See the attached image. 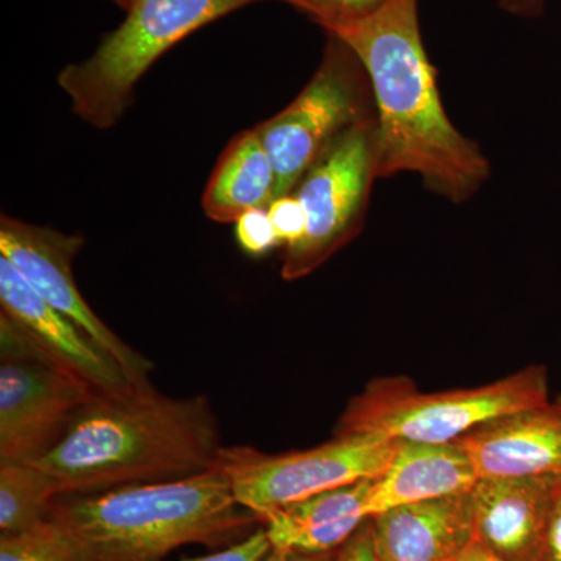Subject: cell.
Instances as JSON below:
<instances>
[{
    "label": "cell",
    "instance_id": "1",
    "mask_svg": "<svg viewBox=\"0 0 561 561\" xmlns=\"http://www.w3.org/2000/svg\"><path fill=\"white\" fill-rule=\"evenodd\" d=\"M353 50L370 81L378 179L412 172L435 194L468 201L490 175L481 149L449 121L421 36L419 0H387L328 32Z\"/></svg>",
    "mask_w": 561,
    "mask_h": 561
},
{
    "label": "cell",
    "instance_id": "2",
    "mask_svg": "<svg viewBox=\"0 0 561 561\" xmlns=\"http://www.w3.org/2000/svg\"><path fill=\"white\" fill-rule=\"evenodd\" d=\"M221 449L208 397H165L149 383L98 394L60 442L31 461L70 496L202 474L219 467Z\"/></svg>",
    "mask_w": 561,
    "mask_h": 561
},
{
    "label": "cell",
    "instance_id": "3",
    "mask_svg": "<svg viewBox=\"0 0 561 561\" xmlns=\"http://www.w3.org/2000/svg\"><path fill=\"white\" fill-rule=\"evenodd\" d=\"M83 561H161L186 545L221 546L260 522L220 467L55 501L49 516Z\"/></svg>",
    "mask_w": 561,
    "mask_h": 561
},
{
    "label": "cell",
    "instance_id": "4",
    "mask_svg": "<svg viewBox=\"0 0 561 561\" xmlns=\"http://www.w3.org/2000/svg\"><path fill=\"white\" fill-rule=\"evenodd\" d=\"M254 2L262 0H131L119 27L87 60L66 66L58 84L81 121L108 130L131 105L136 84L165 51Z\"/></svg>",
    "mask_w": 561,
    "mask_h": 561
},
{
    "label": "cell",
    "instance_id": "5",
    "mask_svg": "<svg viewBox=\"0 0 561 561\" xmlns=\"http://www.w3.org/2000/svg\"><path fill=\"white\" fill-rule=\"evenodd\" d=\"M549 402L548 371L542 365H530L489 386L438 393H423L405 376H386L348 402L334 434L451 443L491 420Z\"/></svg>",
    "mask_w": 561,
    "mask_h": 561
},
{
    "label": "cell",
    "instance_id": "6",
    "mask_svg": "<svg viewBox=\"0 0 561 561\" xmlns=\"http://www.w3.org/2000/svg\"><path fill=\"white\" fill-rule=\"evenodd\" d=\"M328 36L319 69L305 90L254 127L275 168V198L294 194L343 133L375 117L368 110L367 72L345 43Z\"/></svg>",
    "mask_w": 561,
    "mask_h": 561
},
{
    "label": "cell",
    "instance_id": "7",
    "mask_svg": "<svg viewBox=\"0 0 561 561\" xmlns=\"http://www.w3.org/2000/svg\"><path fill=\"white\" fill-rule=\"evenodd\" d=\"M397 448L398 440L389 438L334 434L332 440L305 451L265 454L250 446H224L219 467L239 504L262 522L323 491L379 478Z\"/></svg>",
    "mask_w": 561,
    "mask_h": 561
},
{
    "label": "cell",
    "instance_id": "8",
    "mask_svg": "<svg viewBox=\"0 0 561 561\" xmlns=\"http://www.w3.org/2000/svg\"><path fill=\"white\" fill-rule=\"evenodd\" d=\"M0 348V463L35 460L101 393L33 348L3 317Z\"/></svg>",
    "mask_w": 561,
    "mask_h": 561
},
{
    "label": "cell",
    "instance_id": "9",
    "mask_svg": "<svg viewBox=\"0 0 561 561\" xmlns=\"http://www.w3.org/2000/svg\"><path fill=\"white\" fill-rule=\"evenodd\" d=\"M376 179L375 116L343 133L295 190L308 217V230L300 243L284 250L280 268L284 279L311 275L335 251L356 238Z\"/></svg>",
    "mask_w": 561,
    "mask_h": 561
},
{
    "label": "cell",
    "instance_id": "10",
    "mask_svg": "<svg viewBox=\"0 0 561 561\" xmlns=\"http://www.w3.org/2000/svg\"><path fill=\"white\" fill-rule=\"evenodd\" d=\"M83 245L81 234H66L5 214L0 217V256L9 261L51 308L68 317L95 345L110 354L133 386H149L153 364L110 330L77 287L72 264Z\"/></svg>",
    "mask_w": 561,
    "mask_h": 561
},
{
    "label": "cell",
    "instance_id": "11",
    "mask_svg": "<svg viewBox=\"0 0 561 561\" xmlns=\"http://www.w3.org/2000/svg\"><path fill=\"white\" fill-rule=\"evenodd\" d=\"M0 317L9 320L33 348L91 383L101 394L131 390L121 365L68 317L51 308L16 268L0 256Z\"/></svg>",
    "mask_w": 561,
    "mask_h": 561
},
{
    "label": "cell",
    "instance_id": "12",
    "mask_svg": "<svg viewBox=\"0 0 561 561\" xmlns=\"http://www.w3.org/2000/svg\"><path fill=\"white\" fill-rule=\"evenodd\" d=\"M457 442L479 479L561 476V405L549 402L508 413Z\"/></svg>",
    "mask_w": 561,
    "mask_h": 561
},
{
    "label": "cell",
    "instance_id": "13",
    "mask_svg": "<svg viewBox=\"0 0 561 561\" xmlns=\"http://www.w3.org/2000/svg\"><path fill=\"white\" fill-rule=\"evenodd\" d=\"M559 478L479 479L471 490L476 541L505 561H538Z\"/></svg>",
    "mask_w": 561,
    "mask_h": 561
},
{
    "label": "cell",
    "instance_id": "14",
    "mask_svg": "<svg viewBox=\"0 0 561 561\" xmlns=\"http://www.w3.org/2000/svg\"><path fill=\"white\" fill-rule=\"evenodd\" d=\"M379 561H456L476 541L471 491L371 516Z\"/></svg>",
    "mask_w": 561,
    "mask_h": 561
},
{
    "label": "cell",
    "instance_id": "15",
    "mask_svg": "<svg viewBox=\"0 0 561 561\" xmlns=\"http://www.w3.org/2000/svg\"><path fill=\"white\" fill-rule=\"evenodd\" d=\"M478 481L459 442L398 440L389 468L373 479L368 513L375 516L400 505L468 493Z\"/></svg>",
    "mask_w": 561,
    "mask_h": 561
},
{
    "label": "cell",
    "instance_id": "16",
    "mask_svg": "<svg viewBox=\"0 0 561 561\" xmlns=\"http://www.w3.org/2000/svg\"><path fill=\"white\" fill-rule=\"evenodd\" d=\"M373 479L323 491L273 512L265 524L272 548L305 552L337 551L370 519Z\"/></svg>",
    "mask_w": 561,
    "mask_h": 561
},
{
    "label": "cell",
    "instance_id": "17",
    "mask_svg": "<svg viewBox=\"0 0 561 561\" xmlns=\"http://www.w3.org/2000/svg\"><path fill=\"white\" fill-rule=\"evenodd\" d=\"M275 190V168L253 127L220 154L203 194V210L210 220L234 224L249 209L267 208Z\"/></svg>",
    "mask_w": 561,
    "mask_h": 561
},
{
    "label": "cell",
    "instance_id": "18",
    "mask_svg": "<svg viewBox=\"0 0 561 561\" xmlns=\"http://www.w3.org/2000/svg\"><path fill=\"white\" fill-rule=\"evenodd\" d=\"M60 489L46 471L32 461L0 463V531L21 534L43 523Z\"/></svg>",
    "mask_w": 561,
    "mask_h": 561
},
{
    "label": "cell",
    "instance_id": "19",
    "mask_svg": "<svg viewBox=\"0 0 561 561\" xmlns=\"http://www.w3.org/2000/svg\"><path fill=\"white\" fill-rule=\"evenodd\" d=\"M0 561H83L57 524L44 519L32 529L0 538Z\"/></svg>",
    "mask_w": 561,
    "mask_h": 561
},
{
    "label": "cell",
    "instance_id": "20",
    "mask_svg": "<svg viewBox=\"0 0 561 561\" xmlns=\"http://www.w3.org/2000/svg\"><path fill=\"white\" fill-rule=\"evenodd\" d=\"M306 14L327 32L359 21L381 9L387 0H278Z\"/></svg>",
    "mask_w": 561,
    "mask_h": 561
},
{
    "label": "cell",
    "instance_id": "21",
    "mask_svg": "<svg viewBox=\"0 0 561 561\" xmlns=\"http://www.w3.org/2000/svg\"><path fill=\"white\" fill-rule=\"evenodd\" d=\"M236 225V239L247 254L265 256L280 245L267 208H253L243 213Z\"/></svg>",
    "mask_w": 561,
    "mask_h": 561
},
{
    "label": "cell",
    "instance_id": "22",
    "mask_svg": "<svg viewBox=\"0 0 561 561\" xmlns=\"http://www.w3.org/2000/svg\"><path fill=\"white\" fill-rule=\"evenodd\" d=\"M267 210L284 250L291 249L302 241L308 230V217L297 195L287 194L273 198Z\"/></svg>",
    "mask_w": 561,
    "mask_h": 561
},
{
    "label": "cell",
    "instance_id": "23",
    "mask_svg": "<svg viewBox=\"0 0 561 561\" xmlns=\"http://www.w3.org/2000/svg\"><path fill=\"white\" fill-rule=\"evenodd\" d=\"M271 549L267 531L257 529L242 541L228 546L227 549L184 561H262Z\"/></svg>",
    "mask_w": 561,
    "mask_h": 561
},
{
    "label": "cell",
    "instance_id": "24",
    "mask_svg": "<svg viewBox=\"0 0 561 561\" xmlns=\"http://www.w3.org/2000/svg\"><path fill=\"white\" fill-rule=\"evenodd\" d=\"M335 561H379L371 518L362 524L356 534L339 548Z\"/></svg>",
    "mask_w": 561,
    "mask_h": 561
},
{
    "label": "cell",
    "instance_id": "25",
    "mask_svg": "<svg viewBox=\"0 0 561 561\" xmlns=\"http://www.w3.org/2000/svg\"><path fill=\"white\" fill-rule=\"evenodd\" d=\"M538 561H561V476L553 486L551 511Z\"/></svg>",
    "mask_w": 561,
    "mask_h": 561
},
{
    "label": "cell",
    "instance_id": "26",
    "mask_svg": "<svg viewBox=\"0 0 561 561\" xmlns=\"http://www.w3.org/2000/svg\"><path fill=\"white\" fill-rule=\"evenodd\" d=\"M337 551L305 552L297 551V549L272 548L271 552L262 561H335L337 559Z\"/></svg>",
    "mask_w": 561,
    "mask_h": 561
},
{
    "label": "cell",
    "instance_id": "27",
    "mask_svg": "<svg viewBox=\"0 0 561 561\" xmlns=\"http://www.w3.org/2000/svg\"><path fill=\"white\" fill-rule=\"evenodd\" d=\"M456 561H505L489 551L481 542L474 541Z\"/></svg>",
    "mask_w": 561,
    "mask_h": 561
},
{
    "label": "cell",
    "instance_id": "28",
    "mask_svg": "<svg viewBox=\"0 0 561 561\" xmlns=\"http://www.w3.org/2000/svg\"><path fill=\"white\" fill-rule=\"evenodd\" d=\"M502 5L507 10L516 11V13H534L540 9L542 0H501Z\"/></svg>",
    "mask_w": 561,
    "mask_h": 561
},
{
    "label": "cell",
    "instance_id": "29",
    "mask_svg": "<svg viewBox=\"0 0 561 561\" xmlns=\"http://www.w3.org/2000/svg\"><path fill=\"white\" fill-rule=\"evenodd\" d=\"M114 5L119 7V9L127 11L128 7H130L131 0H110Z\"/></svg>",
    "mask_w": 561,
    "mask_h": 561
},
{
    "label": "cell",
    "instance_id": "30",
    "mask_svg": "<svg viewBox=\"0 0 561 561\" xmlns=\"http://www.w3.org/2000/svg\"><path fill=\"white\" fill-rule=\"evenodd\" d=\"M556 402H557V404H560V405H561V394H560V397H559V400H557Z\"/></svg>",
    "mask_w": 561,
    "mask_h": 561
}]
</instances>
